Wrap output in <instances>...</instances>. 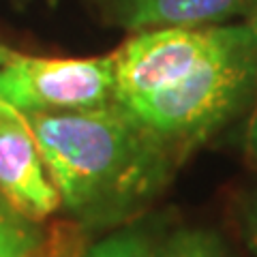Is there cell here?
<instances>
[{"label":"cell","mask_w":257,"mask_h":257,"mask_svg":"<svg viewBox=\"0 0 257 257\" xmlns=\"http://www.w3.org/2000/svg\"><path fill=\"white\" fill-rule=\"evenodd\" d=\"M41 234L32 221L0 199V257H39Z\"/></svg>","instance_id":"ba28073f"},{"label":"cell","mask_w":257,"mask_h":257,"mask_svg":"<svg viewBox=\"0 0 257 257\" xmlns=\"http://www.w3.org/2000/svg\"><path fill=\"white\" fill-rule=\"evenodd\" d=\"M236 219L246 248L253 253V257H257V187L240 197Z\"/></svg>","instance_id":"30bf717a"},{"label":"cell","mask_w":257,"mask_h":257,"mask_svg":"<svg viewBox=\"0 0 257 257\" xmlns=\"http://www.w3.org/2000/svg\"><path fill=\"white\" fill-rule=\"evenodd\" d=\"M24 116L60 199L86 225L133 216L172 176L174 148L116 101Z\"/></svg>","instance_id":"6da1fadb"},{"label":"cell","mask_w":257,"mask_h":257,"mask_svg":"<svg viewBox=\"0 0 257 257\" xmlns=\"http://www.w3.org/2000/svg\"><path fill=\"white\" fill-rule=\"evenodd\" d=\"M157 246L159 242L152 229L133 225L101 240L86 253V257H155Z\"/></svg>","instance_id":"9c48e42d"},{"label":"cell","mask_w":257,"mask_h":257,"mask_svg":"<svg viewBox=\"0 0 257 257\" xmlns=\"http://www.w3.org/2000/svg\"><path fill=\"white\" fill-rule=\"evenodd\" d=\"M227 28L172 26L155 28L128 39L114 54V101L180 82L225 43Z\"/></svg>","instance_id":"277c9868"},{"label":"cell","mask_w":257,"mask_h":257,"mask_svg":"<svg viewBox=\"0 0 257 257\" xmlns=\"http://www.w3.org/2000/svg\"><path fill=\"white\" fill-rule=\"evenodd\" d=\"M114 54L105 58H32L0 64V99L22 114L84 111L114 101Z\"/></svg>","instance_id":"3957f363"},{"label":"cell","mask_w":257,"mask_h":257,"mask_svg":"<svg viewBox=\"0 0 257 257\" xmlns=\"http://www.w3.org/2000/svg\"><path fill=\"white\" fill-rule=\"evenodd\" d=\"M45 170L26 116L0 99V195L28 221L50 216L62 202Z\"/></svg>","instance_id":"5b68a950"},{"label":"cell","mask_w":257,"mask_h":257,"mask_svg":"<svg viewBox=\"0 0 257 257\" xmlns=\"http://www.w3.org/2000/svg\"><path fill=\"white\" fill-rule=\"evenodd\" d=\"M248 152H251V157L255 159V163H257V111H255V116L251 120V126H248Z\"/></svg>","instance_id":"8fae6325"},{"label":"cell","mask_w":257,"mask_h":257,"mask_svg":"<svg viewBox=\"0 0 257 257\" xmlns=\"http://www.w3.org/2000/svg\"><path fill=\"white\" fill-rule=\"evenodd\" d=\"M251 0H118V22L128 30L197 26L244 11Z\"/></svg>","instance_id":"8992f818"},{"label":"cell","mask_w":257,"mask_h":257,"mask_svg":"<svg viewBox=\"0 0 257 257\" xmlns=\"http://www.w3.org/2000/svg\"><path fill=\"white\" fill-rule=\"evenodd\" d=\"M11 54H13V52H9V50H7V47H3V45H0V64L9 60V56H11Z\"/></svg>","instance_id":"7c38bea8"},{"label":"cell","mask_w":257,"mask_h":257,"mask_svg":"<svg viewBox=\"0 0 257 257\" xmlns=\"http://www.w3.org/2000/svg\"><path fill=\"white\" fill-rule=\"evenodd\" d=\"M255 86L257 18L242 26H229V35L216 54L180 82L126 99L120 105L170 144L176 155H182L227 122Z\"/></svg>","instance_id":"7a4b0ae2"},{"label":"cell","mask_w":257,"mask_h":257,"mask_svg":"<svg viewBox=\"0 0 257 257\" xmlns=\"http://www.w3.org/2000/svg\"><path fill=\"white\" fill-rule=\"evenodd\" d=\"M155 257H234L225 240L212 229L184 227L159 242Z\"/></svg>","instance_id":"52a82bcc"}]
</instances>
